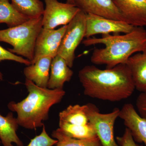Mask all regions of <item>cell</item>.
<instances>
[{
	"label": "cell",
	"mask_w": 146,
	"mask_h": 146,
	"mask_svg": "<svg viewBox=\"0 0 146 146\" xmlns=\"http://www.w3.org/2000/svg\"><path fill=\"white\" fill-rule=\"evenodd\" d=\"M42 15L43 28L55 29L69 24L80 9L75 5L60 2L57 0H44Z\"/></svg>",
	"instance_id": "obj_7"
},
{
	"label": "cell",
	"mask_w": 146,
	"mask_h": 146,
	"mask_svg": "<svg viewBox=\"0 0 146 146\" xmlns=\"http://www.w3.org/2000/svg\"><path fill=\"white\" fill-rule=\"evenodd\" d=\"M52 137L57 141L54 146H103L98 137L90 139H76L67 136L59 128L52 131Z\"/></svg>",
	"instance_id": "obj_20"
},
{
	"label": "cell",
	"mask_w": 146,
	"mask_h": 146,
	"mask_svg": "<svg viewBox=\"0 0 146 146\" xmlns=\"http://www.w3.org/2000/svg\"><path fill=\"white\" fill-rule=\"evenodd\" d=\"M117 143L119 146H138L136 145L130 131L126 128L123 134L116 138Z\"/></svg>",
	"instance_id": "obj_23"
},
{
	"label": "cell",
	"mask_w": 146,
	"mask_h": 146,
	"mask_svg": "<svg viewBox=\"0 0 146 146\" xmlns=\"http://www.w3.org/2000/svg\"><path fill=\"white\" fill-rule=\"evenodd\" d=\"M1 141H0V145H1Z\"/></svg>",
	"instance_id": "obj_27"
},
{
	"label": "cell",
	"mask_w": 146,
	"mask_h": 146,
	"mask_svg": "<svg viewBox=\"0 0 146 146\" xmlns=\"http://www.w3.org/2000/svg\"><path fill=\"white\" fill-rule=\"evenodd\" d=\"M134 27L124 21L113 20L102 16L86 13V38L97 34L111 33H127L133 30Z\"/></svg>",
	"instance_id": "obj_9"
},
{
	"label": "cell",
	"mask_w": 146,
	"mask_h": 146,
	"mask_svg": "<svg viewBox=\"0 0 146 146\" xmlns=\"http://www.w3.org/2000/svg\"><path fill=\"white\" fill-rule=\"evenodd\" d=\"M19 125L13 113L4 117L0 115V141L3 146H24L23 143L17 134Z\"/></svg>",
	"instance_id": "obj_16"
},
{
	"label": "cell",
	"mask_w": 146,
	"mask_h": 146,
	"mask_svg": "<svg viewBox=\"0 0 146 146\" xmlns=\"http://www.w3.org/2000/svg\"><path fill=\"white\" fill-rule=\"evenodd\" d=\"M87 115L90 123L94 126L97 135L103 146H119L114 136V126L119 117L120 109L115 108L108 113L100 112L93 104H87Z\"/></svg>",
	"instance_id": "obj_6"
},
{
	"label": "cell",
	"mask_w": 146,
	"mask_h": 146,
	"mask_svg": "<svg viewBox=\"0 0 146 146\" xmlns=\"http://www.w3.org/2000/svg\"><path fill=\"white\" fill-rule=\"evenodd\" d=\"M136 110L141 117L146 119V90L141 92L136 100Z\"/></svg>",
	"instance_id": "obj_24"
},
{
	"label": "cell",
	"mask_w": 146,
	"mask_h": 146,
	"mask_svg": "<svg viewBox=\"0 0 146 146\" xmlns=\"http://www.w3.org/2000/svg\"><path fill=\"white\" fill-rule=\"evenodd\" d=\"M86 13L80 10L68 24L57 55L64 58L68 66L72 68L75 58V51L85 37Z\"/></svg>",
	"instance_id": "obj_5"
},
{
	"label": "cell",
	"mask_w": 146,
	"mask_h": 146,
	"mask_svg": "<svg viewBox=\"0 0 146 146\" xmlns=\"http://www.w3.org/2000/svg\"><path fill=\"white\" fill-rule=\"evenodd\" d=\"M87 104L70 105L59 114V127H80L91 123L87 115Z\"/></svg>",
	"instance_id": "obj_13"
},
{
	"label": "cell",
	"mask_w": 146,
	"mask_h": 146,
	"mask_svg": "<svg viewBox=\"0 0 146 146\" xmlns=\"http://www.w3.org/2000/svg\"><path fill=\"white\" fill-rule=\"evenodd\" d=\"M3 79V74L1 73H0V81H2Z\"/></svg>",
	"instance_id": "obj_26"
},
{
	"label": "cell",
	"mask_w": 146,
	"mask_h": 146,
	"mask_svg": "<svg viewBox=\"0 0 146 146\" xmlns=\"http://www.w3.org/2000/svg\"><path fill=\"white\" fill-rule=\"evenodd\" d=\"M78 78L85 96L102 100L121 101L130 97L136 89L126 64L105 70L86 65L80 70Z\"/></svg>",
	"instance_id": "obj_1"
},
{
	"label": "cell",
	"mask_w": 146,
	"mask_h": 146,
	"mask_svg": "<svg viewBox=\"0 0 146 146\" xmlns=\"http://www.w3.org/2000/svg\"><path fill=\"white\" fill-rule=\"evenodd\" d=\"M100 38L89 37L82 44L86 46L104 45V48L94 49L91 62L97 65H106L111 68L125 64L133 55L141 52L146 46V30L144 27H134L130 32L122 35H103Z\"/></svg>",
	"instance_id": "obj_2"
},
{
	"label": "cell",
	"mask_w": 146,
	"mask_h": 146,
	"mask_svg": "<svg viewBox=\"0 0 146 146\" xmlns=\"http://www.w3.org/2000/svg\"><path fill=\"white\" fill-rule=\"evenodd\" d=\"M25 84L28 92L26 98L18 102H10L8 108L17 113L20 126L28 129L42 127L48 119L51 108L61 101L65 91L42 88L26 79Z\"/></svg>",
	"instance_id": "obj_3"
},
{
	"label": "cell",
	"mask_w": 146,
	"mask_h": 146,
	"mask_svg": "<svg viewBox=\"0 0 146 146\" xmlns=\"http://www.w3.org/2000/svg\"><path fill=\"white\" fill-rule=\"evenodd\" d=\"M74 4L86 13L124 21L113 0H74Z\"/></svg>",
	"instance_id": "obj_12"
},
{
	"label": "cell",
	"mask_w": 146,
	"mask_h": 146,
	"mask_svg": "<svg viewBox=\"0 0 146 146\" xmlns=\"http://www.w3.org/2000/svg\"><path fill=\"white\" fill-rule=\"evenodd\" d=\"M11 4L24 16L29 18L42 16L44 7L40 0H11Z\"/></svg>",
	"instance_id": "obj_19"
},
{
	"label": "cell",
	"mask_w": 146,
	"mask_h": 146,
	"mask_svg": "<svg viewBox=\"0 0 146 146\" xmlns=\"http://www.w3.org/2000/svg\"><path fill=\"white\" fill-rule=\"evenodd\" d=\"M125 22L134 27H146V0H113Z\"/></svg>",
	"instance_id": "obj_10"
},
{
	"label": "cell",
	"mask_w": 146,
	"mask_h": 146,
	"mask_svg": "<svg viewBox=\"0 0 146 146\" xmlns=\"http://www.w3.org/2000/svg\"><path fill=\"white\" fill-rule=\"evenodd\" d=\"M42 28V16L31 18L17 26L1 30L0 42L9 44L13 48H8L9 51L31 62L36 39Z\"/></svg>",
	"instance_id": "obj_4"
},
{
	"label": "cell",
	"mask_w": 146,
	"mask_h": 146,
	"mask_svg": "<svg viewBox=\"0 0 146 146\" xmlns=\"http://www.w3.org/2000/svg\"><path fill=\"white\" fill-rule=\"evenodd\" d=\"M4 60H13L21 64H25L27 66L31 64L30 60L12 53L8 50H6L0 46V62ZM0 73H1V72Z\"/></svg>",
	"instance_id": "obj_22"
},
{
	"label": "cell",
	"mask_w": 146,
	"mask_h": 146,
	"mask_svg": "<svg viewBox=\"0 0 146 146\" xmlns=\"http://www.w3.org/2000/svg\"><path fill=\"white\" fill-rule=\"evenodd\" d=\"M66 1H67V3L72 4H74V0H66Z\"/></svg>",
	"instance_id": "obj_25"
},
{
	"label": "cell",
	"mask_w": 146,
	"mask_h": 146,
	"mask_svg": "<svg viewBox=\"0 0 146 146\" xmlns=\"http://www.w3.org/2000/svg\"><path fill=\"white\" fill-rule=\"evenodd\" d=\"M52 59L49 56L42 57L33 64L27 66L24 70L26 79L39 87L47 88Z\"/></svg>",
	"instance_id": "obj_15"
},
{
	"label": "cell",
	"mask_w": 146,
	"mask_h": 146,
	"mask_svg": "<svg viewBox=\"0 0 146 146\" xmlns=\"http://www.w3.org/2000/svg\"><path fill=\"white\" fill-rule=\"evenodd\" d=\"M65 59L57 55L52 58L51 64L48 89H63L65 82L70 81L73 71Z\"/></svg>",
	"instance_id": "obj_14"
},
{
	"label": "cell",
	"mask_w": 146,
	"mask_h": 146,
	"mask_svg": "<svg viewBox=\"0 0 146 146\" xmlns=\"http://www.w3.org/2000/svg\"><path fill=\"white\" fill-rule=\"evenodd\" d=\"M130 69L136 89L142 92L146 90V46L141 52L131 56L126 63Z\"/></svg>",
	"instance_id": "obj_17"
},
{
	"label": "cell",
	"mask_w": 146,
	"mask_h": 146,
	"mask_svg": "<svg viewBox=\"0 0 146 146\" xmlns=\"http://www.w3.org/2000/svg\"><path fill=\"white\" fill-rule=\"evenodd\" d=\"M67 25L57 29H42L36 39L31 64L41 58L49 56L53 58L57 55Z\"/></svg>",
	"instance_id": "obj_8"
},
{
	"label": "cell",
	"mask_w": 146,
	"mask_h": 146,
	"mask_svg": "<svg viewBox=\"0 0 146 146\" xmlns=\"http://www.w3.org/2000/svg\"><path fill=\"white\" fill-rule=\"evenodd\" d=\"M57 143V140L48 134L45 125H44L41 133L31 139L27 146H54Z\"/></svg>",
	"instance_id": "obj_21"
},
{
	"label": "cell",
	"mask_w": 146,
	"mask_h": 146,
	"mask_svg": "<svg viewBox=\"0 0 146 146\" xmlns=\"http://www.w3.org/2000/svg\"><path fill=\"white\" fill-rule=\"evenodd\" d=\"M130 131L134 141L146 146V119L141 117L133 105L125 104L120 110L119 117Z\"/></svg>",
	"instance_id": "obj_11"
},
{
	"label": "cell",
	"mask_w": 146,
	"mask_h": 146,
	"mask_svg": "<svg viewBox=\"0 0 146 146\" xmlns=\"http://www.w3.org/2000/svg\"><path fill=\"white\" fill-rule=\"evenodd\" d=\"M30 19L20 13L9 0H0V23H5L9 28L12 27Z\"/></svg>",
	"instance_id": "obj_18"
}]
</instances>
